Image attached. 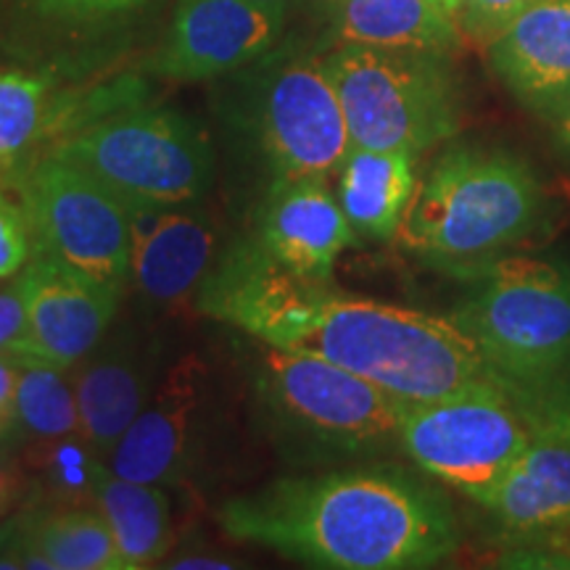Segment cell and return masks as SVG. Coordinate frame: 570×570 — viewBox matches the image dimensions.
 <instances>
[{
    "label": "cell",
    "mask_w": 570,
    "mask_h": 570,
    "mask_svg": "<svg viewBox=\"0 0 570 570\" xmlns=\"http://www.w3.org/2000/svg\"><path fill=\"white\" fill-rule=\"evenodd\" d=\"M225 533L327 570H420L460 547L449 502L399 468L281 479L225 502Z\"/></svg>",
    "instance_id": "6da1fadb"
},
{
    "label": "cell",
    "mask_w": 570,
    "mask_h": 570,
    "mask_svg": "<svg viewBox=\"0 0 570 570\" xmlns=\"http://www.w3.org/2000/svg\"><path fill=\"white\" fill-rule=\"evenodd\" d=\"M547 194L523 156L452 146L417 183L399 238L431 267L475 281L544 227Z\"/></svg>",
    "instance_id": "7a4b0ae2"
},
{
    "label": "cell",
    "mask_w": 570,
    "mask_h": 570,
    "mask_svg": "<svg viewBox=\"0 0 570 570\" xmlns=\"http://www.w3.org/2000/svg\"><path fill=\"white\" fill-rule=\"evenodd\" d=\"M291 348L325 356L404 402H436L508 381L452 317L320 288Z\"/></svg>",
    "instance_id": "3957f363"
},
{
    "label": "cell",
    "mask_w": 570,
    "mask_h": 570,
    "mask_svg": "<svg viewBox=\"0 0 570 570\" xmlns=\"http://www.w3.org/2000/svg\"><path fill=\"white\" fill-rule=\"evenodd\" d=\"M259 348L256 402L285 458L354 454L399 441L410 402L320 354Z\"/></svg>",
    "instance_id": "277c9868"
},
{
    "label": "cell",
    "mask_w": 570,
    "mask_h": 570,
    "mask_svg": "<svg viewBox=\"0 0 570 570\" xmlns=\"http://www.w3.org/2000/svg\"><path fill=\"white\" fill-rule=\"evenodd\" d=\"M323 59L354 148L420 156L460 132L462 98L449 56L338 42Z\"/></svg>",
    "instance_id": "5b68a950"
},
{
    "label": "cell",
    "mask_w": 570,
    "mask_h": 570,
    "mask_svg": "<svg viewBox=\"0 0 570 570\" xmlns=\"http://www.w3.org/2000/svg\"><path fill=\"white\" fill-rule=\"evenodd\" d=\"M235 75L230 114L273 180L327 177L344 167L354 146L323 56L269 51Z\"/></svg>",
    "instance_id": "8992f818"
},
{
    "label": "cell",
    "mask_w": 570,
    "mask_h": 570,
    "mask_svg": "<svg viewBox=\"0 0 570 570\" xmlns=\"http://www.w3.org/2000/svg\"><path fill=\"white\" fill-rule=\"evenodd\" d=\"M489 365L518 383H544L570 367V265L508 254L475 277L449 315Z\"/></svg>",
    "instance_id": "52a82bcc"
},
{
    "label": "cell",
    "mask_w": 570,
    "mask_h": 570,
    "mask_svg": "<svg viewBox=\"0 0 570 570\" xmlns=\"http://www.w3.org/2000/svg\"><path fill=\"white\" fill-rule=\"evenodd\" d=\"M518 383L497 381L410 404L399 444L428 475L487 508L537 428Z\"/></svg>",
    "instance_id": "ba28073f"
},
{
    "label": "cell",
    "mask_w": 570,
    "mask_h": 570,
    "mask_svg": "<svg viewBox=\"0 0 570 570\" xmlns=\"http://www.w3.org/2000/svg\"><path fill=\"white\" fill-rule=\"evenodd\" d=\"M127 204H194L214 180L212 142L173 109H130L96 119L53 148Z\"/></svg>",
    "instance_id": "9c48e42d"
},
{
    "label": "cell",
    "mask_w": 570,
    "mask_h": 570,
    "mask_svg": "<svg viewBox=\"0 0 570 570\" xmlns=\"http://www.w3.org/2000/svg\"><path fill=\"white\" fill-rule=\"evenodd\" d=\"M35 254L119 291L132 281L130 204L67 156L51 154L24 177Z\"/></svg>",
    "instance_id": "30bf717a"
},
{
    "label": "cell",
    "mask_w": 570,
    "mask_h": 570,
    "mask_svg": "<svg viewBox=\"0 0 570 570\" xmlns=\"http://www.w3.org/2000/svg\"><path fill=\"white\" fill-rule=\"evenodd\" d=\"M323 285L285 267L252 235L212 265L196 302L204 315L240 327L259 344L291 348Z\"/></svg>",
    "instance_id": "8fae6325"
},
{
    "label": "cell",
    "mask_w": 570,
    "mask_h": 570,
    "mask_svg": "<svg viewBox=\"0 0 570 570\" xmlns=\"http://www.w3.org/2000/svg\"><path fill=\"white\" fill-rule=\"evenodd\" d=\"M288 13L256 0H180L154 71L177 82L235 75L281 42Z\"/></svg>",
    "instance_id": "7c38bea8"
},
{
    "label": "cell",
    "mask_w": 570,
    "mask_h": 570,
    "mask_svg": "<svg viewBox=\"0 0 570 570\" xmlns=\"http://www.w3.org/2000/svg\"><path fill=\"white\" fill-rule=\"evenodd\" d=\"M209 375L198 356H183L156 383L146 407L109 458V470L142 483L183 481L204 436Z\"/></svg>",
    "instance_id": "4fadbf2b"
},
{
    "label": "cell",
    "mask_w": 570,
    "mask_h": 570,
    "mask_svg": "<svg viewBox=\"0 0 570 570\" xmlns=\"http://www.w3.org/2000/svg\"><path fill=\"white\" fill-rule=\"evenodd\" d=\"M40 360L75 367L106 338L119 309V291L35 254L17 277Z\"/></svg>",
    "instance_id": "5bb4252c"
},
{
    "label": "cell",
    "mask_w": 570,
    "mask_h": 570,
    "mask_svg": "<svg viewBox=\"0 0 570 570\" xmlns=\"http://www.w3.org/2000/svg\"><path fill=\"white\" fill-rule=\"evenodd\" d=\"M254 238L294 273L327 283L356 230L325 177H285L269 183Z\"/></svg>",
    "instance_id": "9a60e30c"
},
{
    "label": "cell",
    "mask_w": 570,
    "mask_h": 570,
    "mask_svg": "<svg viewBox=\"0 0 570 570\" xmlns=\"http://www.w3.org/2000/svg\"><path fill=\"white\" fill-rule=\"evenodd\" d=\"M487 508L525 537L570 533V402L537 407V428Z\"/></svg>",
    "instance_id": "2e32d148"
},
{
    "label": "cell",
    "mask_w": 570,
    "mask_h": 570,
    "mask_svg": "<svg viewBox=\"0 0 570 570\" xmlns=\"http://www.w3.org/2000/svg\"><path fill=\"white\" fill-rule=\"evenodd\" d=\"M515 101L558 122L570 106V0H537L487 48Z\"/></svg>",
    "instance_id": "e0dca14e"
},
{
    "label": "cell",
    "mask_w": 570,
    "mask_h": 570,
    "mask_svg": "<svg viewBox=\"0 0 570 570\" xmlns=\"http://www.w3.org/2000/svg\"><path fill=\"white\" fill-rule=\"evenodd\" d=\"M132 283L146 302L175 306L196 294L214 259V227L190 204H130Z\"/></svg>",
    "instance_id": "ac0fdd59"
},
{
    "label": "cell",
    "mask_w": 570,
    "mask_h": 570,
    "mask_svg": "<svg viewBox=\"0 0 570 570\" xmlns=\"http://www.w3.org/2000/svg\"><path fill=\"white\" fill-rule=\"evenodd\" d=\"M75 367L80 439L96 458L109 460L151 396L154 360L138 338L117 336L101 341Z\"/></svg>",
    "instance_id": "d6986e66"
},
{
    "label": "cell",
    "mask_w": 570,
    "mask_h": 570,
    "mask_svg": "<svg viewBox=\"0 0 570 570\" xmlns=\"http://www.w3.org/2000/svg\"><path fill=\"white\" fill-rule=\"evenodd\" d=\"M333 11L338 42L452 56L460 48L458 19L433 0H344Z\"/></svg>",
    "instance_id": "ffe728a7"
},
{
    "label": "cell",
    "mask_w": 570,
    "mask_h": 570,
    "mask_svg": "<svg viewBox=\"0 0 570 570\" xmlns=\"http://www.w3.org/2000/svg\"><path fill=\"white\" fill-rule=\"evenodd\" d=\"M415 156L352 148L338 169V204L360 235L391 240L415 194Z\"/></svg>",
    "instance_id": "44dd1931"
},
{
    "label": "cell",
    "mask_w": 570,
    "mask_h": 570,
    "mask_svg": "<svg viewBox=\"0 0 570 570\" xmlns=\"http://www.w3.org/2000/svg\"><path fill=\"white\" fill-rule=\"evenodd\" d=\"M92 497L125 570L159 566L173 544V508L164 487L125 479L104 468L92 475Z\"/></svg>",
    "instance_id": "7402d4cb"
},
{
    "label": "cell",
    "mask_w": 570,
    "mask_h": 570,
    "mask_svg": "<svg viewBox=\"0 0 570 570\" xmlns=\"http://www.w3.org/2000/svg\"><path fill=\"white\" fill-rule=\"evenodd\" d=\"M13 568L125 570V562L101 512L71 508L35 520Z\"/></svg>",
    "instance_id": "603a6c76"
},
{
    "label": "cell",
    "mask_w": 570,
    "mask_h": 570,
    "mask_svg": "<svg viewBox=\"0 0 570 570\" xmlns=\"http://www.w3.org/2000/svg\"><path fill=\"white\" fill-rule=\"evenodd\" d=\"M59 114L61 106L46 77L21 69L0 71V175L30 159Z\"/></svg>",
    "instance_id": "cb8c5ba5"
},
{
    "label": "cell",
    "mask_w": 570,
    "mask_h": 570,
    "mask_svg": "<svg viewBox=\"0 0 570 570\" xmlns=\"http://www.w3.org/2000/svg\"><path fill=\"white\" fill-rule=\"evenodd\" d=\"M69 367L46 360H21L17 381V423L38 439L80 436L75 381Z\"/></svg>",
    "instance_id": "d4e9b609"
},
{
    "label": "cell",
    "mask_w": 570,
    "mask_h": 570,
    "mask_svg": "<svg viewBox=\"0 0 570 570\" xmlns=\"http://www.w3.org/2000/svg\"><path fill=\"white\" fill-rule=\"evenodd\" d=\"M533 3L537 0H460L458 24L462 38L489 48Z\"/></svg>",
    "instance_id": "484cf974"
},
{
    "label": "cell",
    "mask_w": 570,
    "mask_h": 570,
    "mask_svg": "<svg viewBox=\"0 0 570 570\" xmlns=\"http://www.w3.org/2000/svg\"><path fill=\"white\" fill-rule=\"evenodd\" d=\"M32 3L48 17L71 24H104V21L135 17L151 0H32Z\"/></svg>",
    "instance_id": "4316f807"
},
{
    "label": "cell",
    "mask_w": 570,
    "mask_h": 570,
    "mask_svg": "<svg viewBox=\"0 0 570 570\" xmlns=\"http://www.w3.org/2000/svg\"><path fill=\"white\" fill-rule=\"evenodd\" d=\"M30 219L24 206H17L0 194V281L19 275L30 262Z\"/></svg>",
    "instance_id": "83f0119b"
},
{
    "label": "cell",
    "mask_w": 570,
    "mask_h": 570,
    "mask_svg": "<svg viewBox=\"0 0 570 570\" xmlns=\"http://www.w3.org/2000/svg\"><path fill=\"white\" fill-rule=\"evenodd\" d=\"M0 354L11 360H40L35 344L27 306L13 285L11 291H0Z\"/></svg>",
    "instance_id": "f1b7e54d"
},
{
    "label": "cell",
    "mask_w": 570,
    "mask_h": 570,
    "mask_svg": "<svg viewBox=\"0 0 570 570\" xmlns=\"http://www.w3.org/2000/svg\"><path fill=\"white\" fill-rule=\"evenodd\" d=\"M17 381L19 360L0 354V436H3L13 420H17Z\"/></svg>",
    "instance_id": "f546056e"
},
{
    "label": "cell",
    "mask_w": 570,
    "mask_h": 570,
    "mask_svg": "<svg viewBox=\"0 0 570 570\" xmlns=\"http://www.w3.org/2000/svg\"><path fill=\"white\" fill-rule=\"evenodd\" d=\"M164 568H180V570H209V568H235V562H230L223 554H183L173 562H164Z\"/></svg>",
    "instance_id": "4dcf8cb0"
},
{
    "label": "cell",
    "mask_w": 570,
    "mask_h": 570,
    "mask_svg": "<svg viewBox=\"0 0 570 570\" xmlns=\"http://www.w3.org/2000/svg\"><path fill=\"white\" fill-rule=\"evenodd\" d=\"M554 138H558L560 148L570 156V106L566 109V114L554 122Z\"/></svg>",
    "instance_id": "1f68e13d"
},
{
    "label": "cell",
    "mask_w": 570,
    "mask_h": 570,
    "mask_svg": "<svg viewBox=\"0 0 570 570\" xmlns=\"http://www.w3.org/2000/svg\"><path fill=\"white\" fill-rule=\"evenodd\" d=\"M13 497V481H11V473L6 470L3 465H0V512H3L6 508H9Z\"/></svg>",
    "instance_id": "d6a6232c"
},
{
    "label": "cell",
    "mask_w": 570,
    "mask_h": 570,
    "mask_svg": "<svg viewBox=\"0 0 570 570\" xmlns=\"http://www.w3.org/2000/svg\"><path fill=\"white\" fill-rule=\"evenodd\" d=\"M259 6H267V9H275V11H285L288 13L294 6L298 3V0H256Z\"/></svg>",
    "instance_id": "836d02e7"
},
{
    "label": "cell",
    "mask_w": 570,
    "mask_h": 570,
    "mask_svg": "<svg viewBox=\"0 0 570 570\" xmlns=\"http://www.w3.org/2000/svg\"><path fill=\"white\" fill-rule=\"evenodd\" d=\"M433 3H436V6H441V9H444V11H449V13H452V17H454V19H458V9H460V0H433Z\"/></svg>",
    "instance_id": "e575fe53"
},
{
    "label": "cell",
    "mask_w": 570,
    "mask_h": 570,
    "mask_svg": "<svg viewBox=\"0 0 570 570\" xmlns=\"http://www.w3.org/2000/svg\"><path fill=\"white\" fill-rule=\"evenodd\" d=\"M323 3L327 6V9H336V6L344 3V0H323Z\"/></svg>",
    "instance_id": "d590c367"
}]
</instances>
